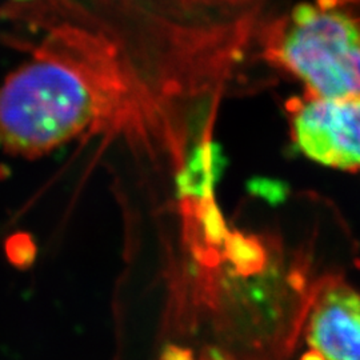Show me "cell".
Wrapping results in <instances>:
<instances>
[{
  "label": "cell",
  "mask_w": 360,
  "mask_h": 360,
  "mask_svg": "<svg viewBox=\"0 0 360 360\" xmlns=\"http://www.w3.org/2000/svg\"><path fill=\"white\" fill-rule=\"evenodd\" d=\"M296 150L326 167L360 174V94L321 98L304 92L285 103Z\"/></svg>",
  "instance_id": "3"
},
{
  "label": "cell",
  "mask_w": 360,
  "mask_h": 360,
  "mask_svg": "<svg viewBox=\"0 0 360 360\" xmlns=\"http://www.w3.org/2000/svg\"><path fill=\"white\" fill-rule=\"evenodd\" d=\"M263 56L321 98L360 94V0L300 3L263 27Z\"/></svg>",
  "instance_id": "2"
},
{
  "label": "cell",
  "mask_w": 360,
  "mask_h": 360,
  "mask_svg": "<svg viewBox=\"0 0 360 360\" xmlns=\"http://www.w3.org/2000/svg\"><path fill=\"white\" fill-rule=\"evenodd\" d=\"M35 16L43 35L0 84V148L35 159L87 135L151 142L159 107L129 46L89 19Z\"/></svg>",
  "instance_id": "1"
},
{
  "label": "cell",
  "mask_w": 360,
  "mask_h": 360,
  "mask_svg": "<svg viewBox=\"0 0 360 360\" xmlns=\"http://www.w3.org/2000/svg\"><path fill=\"white\" fill-rule=\"evenodd\" d=\"M6 250H7L8 259L19 267H25L26 264L31 263L35 257L34 242L25 233L13 235V238L7 242Z\"/></svg>",
  "instance_id": "5"
},
{
  "label": "cell",
  "mask_w": 360,
  "mask_h": 360,
  "mask_svg": "<svg viewBox=\"0 0 360 360\" xmlns=\"http://www.w3.org/2000/svg\"><path fill=\"white\" fill-rule=\"evenodd\" d=\"M303 335L321 360H360V291L340 276H326L311 288Z\"/></svg>",
  "instance_id": "4"
}]
</instances>
